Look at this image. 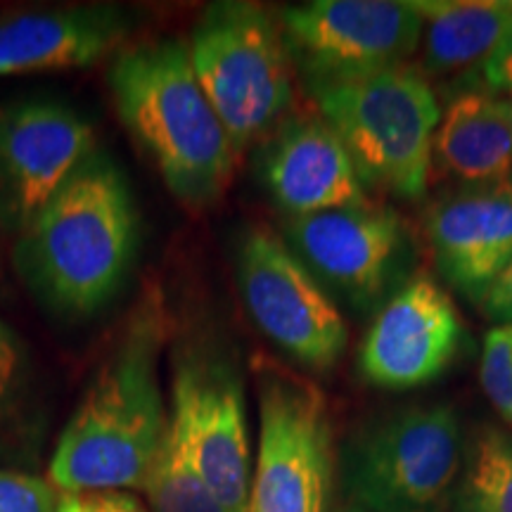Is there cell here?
<instances>
[{"label": "cell", "mask_w": 512, "mask_h": 512, "mask_svg": "<svg viewBox=\"0 0 512 512\" xmlns=\"http://www.w3.org/2000/svg\"><path fill=\"white\" fill-rule=\"evenodd\" d=\"M482 387L498 413L512 411V323L486 332L482 347Z\"/></svg>", "instance_id": "cell-21"}, {"label": "cell", "mask_w": 512, "mask_h": 512, "mask_svg": "<svg viewBox=\"0 0 512 512\" xmlns=\"http://www.w3.org/2000/svg\"><path fill=\"white\" fill-rule=\"evenodd\" d=\"M432 159L465 185H491L512 176V133L503 98L465 91L451 100L434 133Z\"/></svg>", "instance_id": "cell-17"}, {"label": "cell", "mask_w": 512, "mask_h": 512, "mask_svg": "<svg viewBox=\"0 0 512 512\" xmlns=\"http://www.w3.org/2000/svg\"><path fill=\"white\" fill-rule=\"evenodd\" d=\"M422 57L425 76H448L482 64L512 31V3H460L420 0Z\"/></svg>", "instance_id": "cell-18"}, {"label": "cell", "mask_w": 512, "mask_h": 512, "mask_svg": "<svg viewBox=\"0 0 512 512\" xmlns=\"http://www.w3.org/2000/svg\"><path fill=\"white\" fill-rule=\"evenodd\" d=\"M24 373H27V363H24V351L19 347V339L0 320V411L8 408L17 399V394L22 392Z\"/></svg>", "instance_id": "cell-23"}, {"label": "cell", "mask_w": 512, "mask_h": 512, "mask_svg": "<svg viewBox=\"0 0 512 512\" xmlns=\"http://www.w3.org/2000/svg\"><path fill=\"white\" fill-rule=\"evenodd\" d=\"M503 107H505V117H508V126L512 133V98H503Z\"/></svg>", "instance_id": "cell-27"}, {"label": "cell", "mask_w": 512, "mask_h": 512, "mask_svg": "<svg viewBox=\"0 0 512 512\" xmlns=\"http://www.w3.org/2000/svg\"><path fill=\"white\" fill-rule=\"evenodd\" d=\"M238 280L249 316L275 347L318 373L337 366L349 344L347 320L278 233L266 226L247 230Z\"/></svg>", "instance_id": "cell-9"}, {"label": "cell", "mask_w": 512, "mask_h": 512, "mask_svg": "<svg viewBox=\"0 0 512 512\" xmlns=\"http://www.w3.org/2000/svg\"><path fill=\"white\" fill-rule=\"evenodd\" d=\"M107 83L121 124L171 195L190 209L219 200L242 155L197 81L188 41L157 38L121 50Z\"/></svg>", "instance_id": "cell-3"}, {"label": "cell", "mask_w": 512, "mask_h": 512, "mask_svg": "<svg viewBox=\"0 0 512 512\" xmlns=\"http://www.w3.org/2000/svg\"><path fill=\"white\" fill-rule=\"evenodd\" d=\"M342 512H363V510H358V508H351V510H342Z\"/></svg>", "instance_id": "cell-29"}, {"label": "cell", "mask_w": 512, "mask_h": 512, "mask_svg": "<svg viewBox=\"0 0 512 512\" xmlns=\"http://www.w3.org/2000/svg\"><path fill=\"white\" fill-rule=\"evenodd\" d=\"M363 183L418 200L430 181L441 107L420 69L392 67L311 88Z\"/></svg>", "instance_id": "cell-4"}, {"label": "cell", "mask_w": 512, "mask_h": 512, "mask_svg": "<svg viewBox=\"0 0 512 512\" xmlns=\"http://www.w3.org/2000/svg\"><path fill=\"white\" fill-rule=\"evenodd\" d=\"M57 512H147V508L128 491H83L60 494Z\"/></svg>", "instance_id": "cell-24"}, {"label": "cell", "mask_w": 512, "mask_h": 512, "mask_svg": "<svg viewBox=\"0 0 512 512\" xmlns=\"http://www.w3.org/2000/svg\"><path fill=\"white\" fill-rule=\"evenodd\" d=\"M425 233L441 275L482 306L512 259V176L441 197L427 209Z\"/></svg>", "instance_id": "cell-15"}, {"label": "cell", "mask_w": 512, "mask_h": 512, "mask_svg": "<svg viewBox=\"0 0 512 512\" xmlns=\"http://www.w3.org/2000/svg\"><path fill=\"white\" fill-rule=\"evenodd\" d=\"M463 465V434L451 406H413L358 434L344 482L363 512H437Z\"/></svg>", "instance_id": "cell-7"}, {"label": "cell", "mask_w": 512, "mask_h": 512, "mask_svg": "<svg viewBox=\"0 0 512 512\" xmlns=\"http://www.w3.org/2000/svg\"><path fill=\"white\" fill-rule=\"evenodd\" d=\"M53 486L22 472L0 470V512H57Z\"/></svg>", "instance_id": "cell-22"}, {"label": "cell", "mask_w": 512, "mask_h": 512, "mask_svg": "<svg viewBox=\"0 0 512 512\" xmlns=\"http://www.w3.org/2000/svg\"><path fill=\"white\" fill-rule=\"evenodd\" d=\"M256 394L259 453L247 512H328L335 441L323 392L273 361H259Z\"/></svg>", "instance_id": "cell-6"}, {"label": "cell", "mask_w": 512, "mask_h": 512, "mask_svg": "<svg viewBox=\"0 0 512 512\" xmlns=\"http://www.w3.org/2000/svg\"><path fill=\"white\" fill-rule=\"evenodd\" d=\"M290 57L309 88L401 67L422 41L415 3L396 0H311L280 12Z\"/></svg>", "instance_id": "cell-10"}, {"label": "cell", "mask_w": 512, "mask_h": 512, "mask_svg": "<svg viewBox=\"0 0 512 512\" xmlns=\"http://www.w3.org/2000/svg\"><path fill=\"white\" fill-rule=\"evenodd\" d=\"M479 93L491 98H512V31L494 48L486 60L477 67Z\"/></svg>", "instance_id": "cell-25"}, {"label": "cell", "mask_w": 512, "mask_h": 512, "mask_svg": "<svg viewBox=\"0 0 512 512\" xmlns=\"http://www.w3.org/2000/svg\"><path fill=\"white\" fill-rule=\"evenodd\" d=\"M465 330L451 297L432 278H413L377 313L361 347V370L377 387L411 389L444 373Z\"/></svg>", "instance_id": "cell-13"}, {"label": "cell", "mask_w": 512, "mask_h": 512, "mask_svg": "<svg viewBox=\"0 0 512 512\" xmlns=\"http://www.w3.org/2000/svg\"><path fill=\"white\" fill-rule=\"evenodd\" d=\"M456 512H512V437L508 432H479L465 456V472L456 496Z\"/></svg>", "instance_id": "cell-19"}, {"label": "cell", "mask_w": 512, "mask_h": 512, "mask_svg": "<svg viewBox=\"0 0 512 512\" xmlns=\"http://www.w3.org/2000/svg\"><path fill=\"white\" fill-rule=\"evenodd\" d=\"M138 211L126 176L95 150L19 230L15 268L48 309L86 318L110 304L136 261Z\"/></svg>", "instance_id": "cell-2"}, {"label": "cell", "mask_w": 512, "mask_h": 512, "mask_svg": "<svg viewBox=\"0 0 512 512\" xmlns=\"http://www.w3.org/2000/svg\"><path fill=\"white\" fill-rule=\"evenodd\" d=\"M259 176L290 219L366 202L347 145L320 114H292L268 133Z\"/></svg>", "instance_id": "cell-14"}, {"label": "cell", "mask_w": 512, "mask_h": 512, "mask_svg": "<svg viewBox=\"0 0 512 512\" xmlns=\"http://www.w3.org/2000/svg\"><path fill=\"white\" fill-rule=\"evenodd\" d=\"M95 152L81 114L46 100L0 107V221L24 230Z\"/></svg>", "instance_id": "cell-12"}, {"label": "cell", "mask_w": 512, "mask_h": 512, "mask_svg": "<svg viewBox=\"0 0 512 512\" xmlns=\"http://www.w3.org/2000/svg\"><path fill=\"white\" fill-rule=\"evenodd\" d=\"M169 330L162 290L145 285L55 446L50 482L62 494L143 486L169 427L159 384Z\"/></svg>", "instance_id": "cell-1"}, {"label": "cell", "mask_w": 512, "mask_h": 512, "mask_svg": "<svg viewBox=\"0 0 512 512\" xmlns=\"http://www.w3.org/2000/svg\"><path fill=\"white\" fill-rule=\"evenodd\" d=\"M482 311L498 325L512 323V259L484 297Z\"/></svg>", "instance_id": "cell-26"}, {"label": "cell", "mask_w": 512, "mask_h": 512, "mask_svg": "<svg viewBox=\"0 0 512 512\" xmlns=\"http://www.w3.org/2000/svg\"><path fill=\"white\" fill-rule=\"evenodd\" d=\"M285 242L320 285L363 311L387 297L408 261V230L401 216L368 200L290 219Z\"/></svg>", "instance_id": "cell-11"}, {"label": "cell", "mask_w": 512, "mask_h": 512, "mask_svg": "<svg viewBox=\"0 0 512 512\" xmlns=\"http://www.w3.org/2000/svg\"><path fill=\"white\" fill-rule=\"evenodd\" d=\"M131 29L110 5L0 15V76L81 69L114 53Z\"/></svg>", "instance_id": "cell-16"}, {"label": "cell", "mask_w": 512, "mask_h": 512, "mask_svg": "<svg viewBox=\"0 0 512 512\" xmlns=\"http://www.w3.org/2000/svg\"><path fill=\"white\" fill-rule=\"evenodd\" d=\"M140 491L152 512H228L192 465L171 427H166L162 446L147 470Z\"/></svg>", "instance_id": "cell-20"}, {"label": "cell", "mask_w": 512, "mask_h": 512, "mask_svg": "<svg viewBox=\"0 0 512 512\" xmlns=\"http://www.w3.org/2000/svg\"><path fill=\"white\" fill-rule=\"evenodd\" d=\"M169 427L223 508L247 512L254 465L245 389L233 358L216 344L176 347Z\"/></svg>", "instance_id": "cell-8"}, {"label": "cell", "mask_w": 512, "mask_h": 512, "mask_svg": "<svg viewBox=\"0 0 512 512\" xmlns=\"http://www.w3.org/2000/svg\"><path fill=\"white\" fill-rule=\"evenodd\" d=\"M505 420H508V422H510V425H512V411H510L508 415H505Z\"/></svg>", "instance_id": "cell-28"}, {"label": "cell", "mask_w": 512, "mask_h": 512, "mask_svg": "<svg viewBox=\"0 0 512 512\" xmlns=\"http://www.w3.org/2000/svg\"><path fill=\"white\" fill-rule=\"evenodd\" d=\"M188 48L197 81L240 155L287 117L294 100L292 57L283 27L264 5L211 3Z\"/></svg>", "instance_id": "cell-5"}]
</instances>
